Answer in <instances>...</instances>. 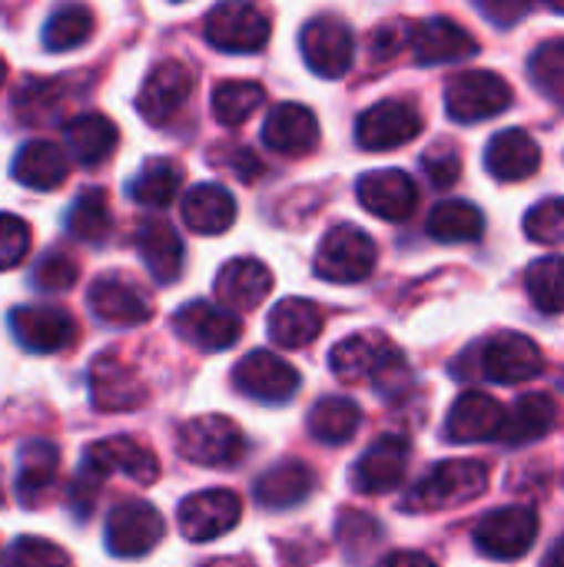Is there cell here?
Listing matches in <instances>:
<instances>
[{
    "label": "cell",
    "mask_w": 564,
    "mask_h": 567,
    "mask_svg": "<svg viewBox=\"0 0 564 567\" xmlns=\"http://www.w3.org/2000/svg\"><path fill=\"white\" fill-rule=\"evenodd\" d=\"M206 43L223 53H256L269 43V17L253 0H223L206 13Z\"/></svg>",
    "instance_id": "5"
},
{
    "label": "cell",
    "mask_w": 564,
    "mask_h": 567,
    "mask_svg": "<svg viewBox=\"0 0 564 567\" xmlns=\"http://www.w3.org/2000/svg\"><path fill=\"white\" fill-rule=\"evenodd\" d=\"M180 183H183V173L176 163L170 159H150L130 183V196L140 203V206H150V209H163L176 199L180 193Z\"/></svg>",
    "instance_id": "39"
},
{
    "label": "cell",
    "mask_w": 564,
    "mask_h": 567,
    "mask_svg": "<svg viewBox=\"0 0 564 567\" xmlns=\"http://www.w3.org/2000/svg\"><path fill=\"white\" fill-rule=\"evenodd\" d=\"M0 502H3V488H0Z\"/></svg>",
    "instance_id": "57"
},
{
    "label": "cell",
    "mask_w": 564,
    "mask_h": 567,
    "mask_svg": "<svg viewBox=\"0 0 564 567\" xmlns=\"http://www.w3.org/2000/svg\"><path fill=\"white\" fill-rule=\"evenodd\" d=\"M166 535L163 515L150 502H123L106 518V551L116 558H143Z\"/></svg>",
    "instance_id": "12"
},
{
    "label": "cell",
    "mask_w": 564,
    "mask_h": 567,
    "mask_svg": "<svg viewBox=\"0 0 564 567\" xmlns=\"http://www.w3.org/2000/svg\"><path fill=\"white\" fill-rule=\"evenodd\" d=\"M512 106V86L495 70L455 73L445 86V110L459 123H482Z\"/></svg>",
    "instance_id": "6"
},
{
    "label": "cell",
    "mask_w": 564,
    "mask_h": 567,
    "mask_svg": "<svg viewBox=\"0 0 564 567\" xmlns=\"http://www.w3.org/2000/svg\"><path fill=\"white\" fill-rule=\"evenodd\" d=\"M63 136H66V150L70 156L80 163V166H96L103 163L116 143H120V133L113 126V120H106L103 113H83L76 120H70L63 126Z\"/></svg>",
    "instance_id": "34"
},
{
    "label": "cell",
    "mask_w": 564,
    "mask_h": 567,
    "mask_svg": "<svg viewBox=\"0 0 564 567\" xmlns=\"http://www.w3.org/2000/svg\"><path fill=\"white\" fill-rule=\"evenodd\" d=\"M326 319L322 309L309 299H283L269 312V339L283 349H306L319 339Z\"/></svg>",
    "instance_id": "33"
},
{
    "label": "cell",
    "mask_w": 564,
    "mask_h": 567,
    "mask_svg": "<svg viewBox=\"0 0 564 567\" xmlns=\"http://www.w3.org/2000/svg\"><path fill=\"white\" fill-rule=\"evenodd\" d=\"M482 375L489 382H502V385H519V382H532L535 375H542L545 369V355L542 349L522 336V332H502L495 339H489L482 346Z\"/></svg>",
    "instance_id": "16"
},
{
    "label": "cell",
    "mask_w": 564,
    "mask_h": 567,
    "mask_svg": "<svg viewBox=\"0 0 564 567\" xmlns=\"http://www.w3.org/2000/svg\"><path fill=\"white\" fill-rule=\"evenodd\" d=\"M80 472L93 475L96 482H103L106 475H123L136 485H153L160 478V462L143 442H136L130 435H113L83 452Z\"/></svg>",
    "instance_id": "11"
},
{
    "label": "cell",
    "mask_w": 564,
    "mask_h": 567,
    "mask_svg": "<svg viewBox=\"0 0 564 567\" xmlns=\"http://www.w3.org/2000/svg\"><path fill=\"white\" fill-rule=\"evenodd\" d=\"M336 535H339V542H342L346 548L362 551L372 538H379V525H376L369 515H362V512H346V515L339 518V525H336Z\"/></svg>",
    "instance_id": "49"
},
{
    "label": "cell",
    "mask_w": 564,
    "mask_h": 567,
    "mask_svg": "<svg viewBox=\"0 0 564 567\" xmlns=\"http://www.w3.org/2000/svg\"><path fill=\"white\" fill-rule=\"evenodd\" d=\"M329 369L346 385L376 382L386 395H396L409 385V362L382 332H356L336 342L329 352Z\"/></svg>",
    "instance_id": "1"
},
{
    "label": "cell",
    "mask_w": 564,
    "mask_h": 567,
    "mask_svg": "<svg viewBox=\"0 0 564 567\" xmlns=\"http://www.w3.org/2000/svg\"><path fill=\"white\" fill-rule=\"evenodd\" d=\"M379 567H439L429 555H422V551H392V555H386Z\"/></svg>",
    "instance_id": "52"
},
{
    "label": "cell",
    "mask_w": 564,
    "mask_h": 567,
    "mask_svg": "<svg viewBox=\"0 0 564 567\" xmlns=\"http://www.w3.org/2000/svg\"><path fill=\"white\" fill-rule=\"evenodd\" d=\"M113 216H110V199L103 189H83L70 213H66V229L80 243H103L110 236Z\"/></svg>",
    "instance_id": "40"
},
{
    "label": "cell",
    "mask_w": 564,
    "mask_h": 567,
    "mask_svg": "<svg viewBox=\"0 0 564 567\" xmlns=\"http://www.w3.org/2000/svg\"><path fill=\"white\" fill-rule=\"evenodd\" d=\"M273 292V272L266 262L246 256V259H229L219 276H216V299L229 309H256L266 296Z\"/></svg>",
    "instance_id": "26"
},
{
    "label": "cell",
    "mask_w": 564,
    "mask_h": 567,
    "mask_svg": "<svg viewBox=\"0 0 564 567\" xmlns=\"http://www.w3.org/2000/svg\"><path fill=\"white\" fill-rule=\"evenodd\" d=\"M176 452L203 468H233L246 458L249 442L243 429L226 415H199L180 425Z\"/></svg>",
    "instance_id": "3"
},
{
    "label": "cell",
    "mask_w": 564,
    "mask_h": 567,
    "mask_svg": "<svg viewBox=\"0 0 564 567\" xmlns=\"http://www.w3.org/2000/svg\"><path fill=\"white\" fill-rule=\"evenodd\" d=\"M409 47L422 66H442V63L469 60L472 53H479L475 37L449 17H429L419 27H412Z\"/></svg>",
    "instance_id": "22"
},
{
    "label": "cell",
    "mask_w": 564,
    "mask_h": 567,
    "mask_svg": "<svg viewBox=\"0 0 564 567\" xmlns=\"http://www.w3.org/2000/svg\"><path fill=\"white\" fill-rule=\"evenodd\" d=\"M409 23H386L379 27V33H372V53L379 56H392L402 43L412 40V30H406Z\"/></svg>",
    "instance_id": "51"
},
{
    "label": "cell",
    "mask_w": 564,
    "mask_h": 567,
    "mask_svg": "<svg viewBox=\"0 0 564 567\" xmlns=\"http://www.w3.org/2000/svg\"><path fill=\"white\" fill-rule=\"evenodd\" d=\"M266 103V90L253 80H223L213 90V116L223 126H243Z\"/></svg>",
    "instance_id": "41"
},
{
    "label": "cell",
    "mask_w": 564,
    "mask_h": 567,
    "mask_svg": "<svg viewBox=\"0 0 564 567\" xmlns=\"http://www.w3.org/2000/svg\"><path fill=\"white\" fill-rule=\"evenodd\" d=\"M316 488V475L306 462H279L276 468L256 478V502L273 512H286L302 505Z\"/></svg>",
    "instance_id": "32"
},
{
    "label": "cell",
    "mask_w": 564,
    "mask_h": 567,
    "mask_svg": "<svg viewBox=\"0 0 564 567\" xmlns=\"http://www.w3.org/2000/svg\"><path fill=\"white\" fill-rule=\"evenodd\" d=\"M70 103V86L63 83V76H30L17 96H13V113L20 123L27 126H53L63 120V110Z\"/></svg>",
    "instance_id": "30"
},
{
    "label": "cell",
    "mask_w": 564,
    "mask_h": 567,
    "mask_svg": "<svg viewBox=\"0 0 564 567\" xmlns=\"http://www.w3.org/2000/svg\"><path fill=\"white\" fill-rule=\"evenodd\" d=\"M376 259H379V249H376L372 236L352 223H339L319 243L316 276L326 282H336V286H356L372 276Z\"/></svg>",
    "instance_id": "4"
},
{
    "label": "cell",
    "mask_w": 564,
    "mask_h": 567,
    "mask_svg": "<svg viewBox=\"0 0 564 567\" xmlns=\"http://www.w3.org/2000/svg\"><path fill=\"white\" fill-rule=\"evenodd\" d=\"M3 567H70V555L47 538L23 535L10 545Z\"/></svg>",
    "instance_id": "45"
},
{
    "label": "cell",
    "mask_w": 564,
    "mask_h": 567,
    "mask_svg": "<svg viewBox=\"0 0 564 567\" xmlns=\"http://www.w3.org/2000/svg\"><path fill=\"white\" fill-rule=\"evenodd\" d=\"M542 567H564V535L555 542V548L545 555V561H542Z\"/></svg>",
    "instance_id": "53"
},
{
    "label": "cell",
    "mask_w": 564,
    "mask_h": 567,
    "mask_svg": "<svg viewBox=\"0 0 564 567\" xmlns=\"http://www.w3.org/2000/svg\"><path fill=\"white\" fill-rule=\"evenodd\" d=\"M359 425H362L359 405L342 395H329V399L316 402L309 412V432H312V439H319L326 445H346L359 432Z\"/></svg>",
    "instance_id": "38"
},
{
    "label": "cell",
    "mask_w": 564,
    "mask_h": 567,
    "mask_svg": "<svg viewBox=\"0 0 564 567\" xmlns=\"http://www.w3.org/2000/svg\"><path fill=\"white\" fill-rule=\"evenodd\" d=\"M505 419L509 412L502 409V402H495L485 392H465L445 419V435L449 442H459V445L492 442L502 435Z\"/></svg>",
    "instance_id": "23"
},
{
    "label": "cell",
    "mask_w": 564,
    "mask_h": 567,
    "mask_svg": "<svg viewBox=\"0 0 564 567\" xmlns=\"http://www.w3.org/2000/svg\"><path fill=\"white\" fill-rule=\"evenodd\" d=\"M10 332L27 352L53 355L76 342V319L60 306H17L10 312Z\"/></svg>",
    "instance_id": "13"
},
{
    "label": "cell",
    "mask_w": 564,
    "mask_h": 567,
    "mask_svg": "<svg viewBox=\"0 0 564 567\" xmlns=\"http://www.w3.org/2000/svg\"><path fill=\"white\" fill-rule=\"evenodd\" d=\"M425 229L439 243H475L485 233V216L469 199H449L429 213Z\"/></svg>",
    "instance_id": "36"
},
{
    "label": "cell",
    "mask_w": 564,
    "mask_h": 567,
    "mask_svg": "<svg viewBox=\"0 0 564 567\" xmlns=\"http://www.w3.org/2000/svg\"><path fill=\"white\" fill-rule=\"evenodd\" d=\"M535 538H539V515L525 505L495 508L475 525V545L492 561H515L529 555Z\"/></svg>",
    "instance_id": "8"
},
{
    "label": "cell",
    "mask_w": 564,
    "mask_h": 567,
    "mask_svg": "<svg viewBox=\"0 0 564 567\" xmlns=\"http://www.w3.org/2000/svg\"><path fill=\"white\" fill-rule=\"evenodd\" d=\"M206 567H253V565H243V561H213V565Z\"/></svg>",
    "instance_id": "54"
},
{
    "label": "cell",
    "mask_w": 564,
    "mask_h": 567,
    "mask_svg": "<svg viewBox=\"0 0 564 567\" xmlns=\"http://www.w3.org/2000/svg\"><path fill=\"white\" fill-rule=\"evenodd\" d=\"M90 399L100 412L116 415V412L140 409L150 399V392L133 365H126L120 355L106 352L90 365Z\"/></svg>",
    "instance_id": "17"
},
{
    "label": "cell",
    "mask_w": 564,
    "mask_h": 567,
    "mask_svg": "<svg viewBox=\"0 0 564 567\" xmlns=\"http://www.w3.org/2000/svg\"><path fill=\"white\" fill-rule=\"evenodd\" d=\"M80 276V266L70 252L63 249H50L30 272V282L40 289V292H66Z\"/></svg>",
    "instance_id": "46"
},
{
    "label": "cell",
    "mask_w": 564,
    "mask_h": 567,
    "mask_svg": "<svg viewBox=\"0 0 564 567\" xmlns=\"http://www.w3.org/2000/svg\"><path fill=\"white\" fill-rule=\"evenodd\" d=\"M86 302L93 309V316L106 326H143L150 316H153V306L146 299V292L140 286H133L130 279L123 276H100L90 292H86Z\"/></svg>",
    "instance_id": "21"
},
{
    "label": "cell",
    "mask_w": 564,
    "mask_h": 567,
    "mask_svg": "<svg viewBox=\"0 0 564 567\" xmlns=\"http://www.w3.org/2000/svg\"><path fill=\"white\" fill-rule=\"evenodd\" d=\"M356 196L359 203L379 216V219H389V223H402L416 213L419 206V189L412 183L409 173L402 169H372L359 179L356 186Z\"/></svg>",
    "instance_id": "20"
},
{
    "label": "cell",
    "mask_w": 564,
    "mask_h": 567,
    "mask_svg": "<svg viewBox=\"0 0 564 567\" xmlns=\"http://www.w3.org/2000/svg\"><path fill=\"white\" fill-rule=\"evenodd\" d=\"M176 518H180L183 538L203 545V542H213V538L229 535L239 525L243 502L229 488H206V492H196V495L183 498Z\"/></svg>",
    "instance_id": "10"
},
{
    "label": "cell",
    "mask_w": 564,
    "mask_h": 567,
    "mask_svg": "<svg viewBox=\"0 0 564 567\" xmlns=\"http://www.w3.org/2000/svg\"><path fill=\"white\" fill-rule=\"evenodd\" d=\"M173 329L183 342L196 346L199 352H223L236 346L243 326L229 309H219L213 302H186L173 316Z\"/></svg>",
    "instance_id": "18"
},
{
    "label": "cell",
    "mask_w": 564,
    "mask_h": 567,
    "mask_svg": "<svg viewBox=\"0 0 564 567\" xmlns=\"http://www.w3.org/2000/svg\"><path fill=\"white\" fill-rule=\"evenodd\" d=\"M525 233L542 246H564V196L535 203L525 216Z\"/></svg>",
    "instance_id": "44"
},
{
    "label": "cell",
    "mask_w": 564,
    "mask_h": 567,
    "mask_svg": "<svg viewBox=\"0 0 564 567\" xmlns=\"http://www.w3.org/2000/svg\"><path fill=\"white\" fill-rule=\"evenodd\" d=\"M542 166V146L525 130H502L489 140L485 169L499 183H522Z\"/></svg>",
    "instance_id": "25"
},
{
    "label": "cell",
    "mask_w": 564,
    "mask_h": 567,
    "mask_svg": "<svg viewBox=\"0 0 564 567\" xmlns=\"http://www.w3.org/2000/svg\"><path fill=\"white\" fill-rule=\"evenodd\" d=\"M299 50H302V60H306V66L312 73H319L326 80H339L352 66L356 40H352V30H349V23L342 17L322 13V17H312L302 27Z\"/></svg>",
    "instance_id": "7"
},
{
    "label": "cell",
    "mask_w": 564,
    "mask_h": 567,
    "mask_svg": "<svg viewBox=\"0 0 564 567\" xmlns=\"http://www.w3.org/2000/svg\"><path fill=\"white\" fill-rule=\"evenodd\" d=\"M419 133H422V113L406 100H382V103L369 106L356 123L359 146L372 150V153L399 150L402 143L416 140Z\"/></svg>",
    "instance_id": "15"
},
{
    "label": "cell",
    "mask_w": 564,
    "mask_h": 567,
    "mask_svg": "<svg viewBox=\"0 0 564 567\" xmlns=\"http://www.w3.org/2000/svg\"><path fill=\"white\" fill-rule=\"evenodd\" d=\"M93 37V10L80 0H66L60 3L47 23H43V47L50 53H63V50H76Z\"/></svg>",
    "instance_id": "37"
},
{
    "label": "cell",
    "mask_w": 564,
    "mask_h": 567,
    "mask_svg": "<svg viewBox=\"0 0 564 567\" xmlns=\"http://www.w3.org/2000/svg\"><path fill=\"white\" fill-rule=\"evenodd\" d=\"M10 173L27 189H57L70 176V156L50 140H27L17 150Z\"/></svg>",
    "instance_id": "28"
},
{
    "label": "cell",
    "mask_w": 564,
    "mask_h": 567,
    "mask_svg": "<svg viewBox=\"0 0 564 567\" xmlns=\"http://www.w3.org/2000/svg\"><path fill=\"white\" fill-rule=\"evenodd\" d=\"M183 223L199 236H219L236 223V199L219 183H199L183 196Z\"/></svg>",
    "instance_id": "31"
},
{
    "label": "cell",
    "mask_w": 564,
    "mask_h": 567,
    "mask_svg": "<svg viewBox=\"0 0 564 567\" xmlns=\"http://www.w3.org/2000/svg\"><path fill=\"white\" fill-rule=\"evenodd\" d=\"M27 252H30V226L13 213H0V272L20 266Z\"/></svg>",
    "instance_id": "47"
},
{
    "label": "cell",
    "mask_w": 564,
    "mask_h": 567,
    "mask_svg": "<svg viewBox=\"0 0 564 567\" xmlns=\"http://www.w3.org/2000/svg\"><path fill=\"white\" fill-rule=\"evenodd\" d=\"M529 73H532V83L555 103H564V40L562 37H552L545 43H539L532 50V60H529Z\"/></svg>",
    "instance_id": "43"
},
{
    "label": "cell",
    "mask_w": 564,
    "mask_h": 567,
    "mask_svg": "<svg viewBox=\"0 0 564 567\" xmlns=\"http://www.w3.org/2000/svg\"><path fill=\"white\" fill-rule=\"evenodd\" d=\"M525 289L542 312H564V256H545L532 262L525 272Z\"/></svg>",
    "instance_id": "42"
},
{
    "label": "cell",
    "mask_w": 564,
    "mask_h": 567,
    "mask_svg": "<svg viewBox=\"0 0 564 567\" xmlns=\"http://www.w3.org/2000/svg\"><path fill=\"white\" fill-rule=\"evenodd\" d=\"M555 425H558V402L545 392H535V395H522L515 402L499 439L509 445H529V442L545 439Z\"/></svg>",
    "instance_id": "35"
},
{
    "label": "cell",
    "mask_w": 564,
    "mask_h": 567,
    "mask_svg": "<svg viewBox=\"0 0 564 567\" xmlns=\"http://www.w3.org/2000/svg\"><path fill=\"white\" fill-rule=\"evenodd\" d=\"M479 10L495 27H512V23H519L532 10V0H479Z\"/></svg>",
    "instance_id": "50"
},
{
    "label": "cell",
    "mask_w": 564,
    "mask_h": 567,
    "mask_svg": "<svg viewBox=\"0 0 564 567\" xmlns=\"http://www.w3.org/2000/svg\"><path fill=\"white\" fill-rule=\"evenodd\" d=\"M60 472V449L50 439H30L20 449V468H17V498L23 508H37L47 492L53 488Z\"/></svg>",
    "instance_id": "29"
},
{
    "label": "cell",
    "mask_w": 564,
    "mask_h": 567,
    "mask_svg": "<svg viewBox=\"0 0 564 567\" xmlns=\"http://www.w3.org/2000/svg\"><path fill=\"white\" fill-rule=\"evenodd\" d=\"M136 252L143 259V266L150 269V276L163 286L176 282L183 272V239L176 236V229L166 219H143L136 229Z\"/></svg>",
    "instance_id": "27"
},
{
    "label": "cell",
    "mask_w": 564,
    "mask_h": 567,
    "mask_svg": "<svg viewBox=\"0 0 564 567\" xmlns=\"http://www.w3.org/2000/svg\"><path fill=\"white\" fill-rule=\"evenodd\" d=\"M489 488V465L475 458L439 462L406 498V512H449L475 502Z\"/></svg>",
    "instance_id": "2"
},
{
    "label": "cell",
    "mask_w": 564,
    "mask_h": 567,
    "mask_svg": "<svg viewBox=\"0 0 564 567\" xmlns=\"http://www.w3.org/2000/svg\"><path fill=\"white\" fill-rule=\"evenodd\" d=\"M233 385L266 405H283L299 392V372L276 352L256 349L233 369Z\"/></svg>",
    "instance_id": "14"
},
{
    "label": "cell",
    "mask_w": 564,
    "mask_h": 567,
    "mask_svg": "<svg viewBox=\"0 0 564 567\" xmlns=\"http://www.w3.org/2000/svg\"><path fill=\"white\" fill-rule=\"evenodd\" d=\"M263 140L279 156H306L319 146V120L302 103H279L263 123Z\"/></svg>",
    "instance_id": "24"
},
{
    "label": "cell",
    "mask_w": 564,
    "mask_h": 567,
    "mask_svg": "<svg viewBox=\"0 0 564 567\" xmlns=\"http://www.w3.org/2000/svg\"><path fill=\"white\" fill-rule=\"evenodd\" d=\"M409 439L386 435L379 439L352 468V488L362 495H389L402 485L406 468H409Z\"/></svg>",
    "instance_id": "19"
},
{
    "label": "cell",
    "mask_w": 564,
    "mask_h": 567,
    "mask_svg": "<svg viewBox=\"0 0 564 567\" xmlns=\"http://www.w3.org/2000/svg\"><path fill=\"white\" fill-rule=\"evenodd\" d=\"M545 7H552L555 13H564V0H545Z\"/></svg>",
    "instance_id": "55"
},
{
    "label": "cell",
    "mask_w": 564,
    "mask_h": 567,
    "mask_svg": "<svg viewBox=\"0 0 564 567\" xmlns=\"http://www.w3.org/2000/svg\"><path fill=\"white\" fill-rule=\"evenodd\" d=\"M193 90H196L193 70L186 63H180V60H163L143 80V86L136 93V110H140V116L146 123L166 126L183 113Z\"/></svg>",
    "instance_id": "9"
},
{
    "label": "cell",
    "mask_w": 564,
    "mask_h": 567,
    "mask_svg": "<svg viewBox=\"0 0 564 567\" xmlns=\"http://www.w3.org/2000/svg\"><path fill=\"white\" fill-rule=\"evenodd\" d=\"M422 169L429 173L432 186L449 189V186L462 176V156H459V150H452V146H432V150L422 156Z\"/></svg>",
    "instance_id": "48"
},
{
    "label": "cell",
    "mask_w": 564,
    "mask_h": 567,
    "mask_svg": "<svg viewBox=\"0 0 564 567\" xmlns=\"http://www.w3.org/2000/svg\"><path fill=\"white\" fill-rule=\"evenodd\" d=\"M7 80V63H3V56H0V83Z\"/></svg>",
    "instance_id": "56"
}]
</instances>
